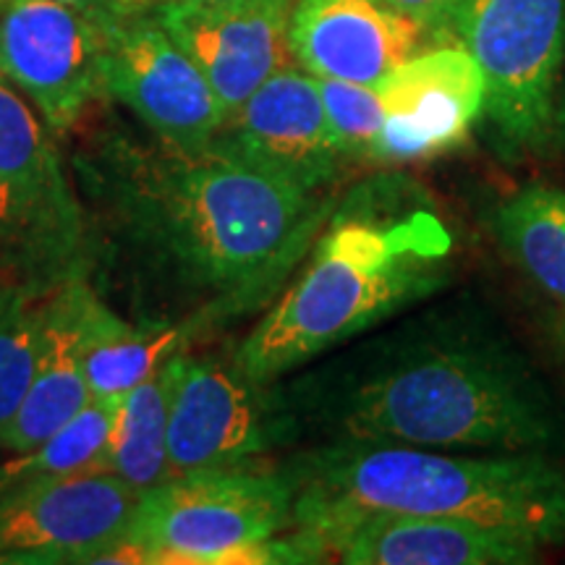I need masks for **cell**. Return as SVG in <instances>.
<instances>
[{"label": "cell", "instance_id": "cell-27", "mask_svg": "<svg viewBox=\"0 0 565 565\" xmlns=\"http://www.w3.org/2000/svg\"><path fill=\"white\" fill-rule=\"evenodd\" d=\"M152 6H154V0H152Z\"/></svg>", "mask_w": 565, "mask_h": 565}, {"label": "cell", "instance_id": "cell-6", "mask_svg": "<svg viewBox=\"0 0 565 565\" xmlns=\"http://www.w3.org/2000/svg\"><path fill=\"white\" fill-rule=\"evenodd\" d=\"M97 236L55 134L0 76V282L42 296L87 278Z\"/></svg>", "mask_w": 565, "mask_h": 565}, {"label": "cell", "instance_id": "cell-20", "mask_svg": "<svg viewBox=\"0 0 565 565\" xmlns=\"http://www.w3.org/2000/svg\"><path fill=\"white\" fill-rule=\"evenodd\" d=\"M179 374V353L124 395L105 456V471L145 494L168 479V416Z\"/></svg>", "mask_w": 565, "mask_h": 565}, {"label": "cell", "instance_id": "cell-15", "mask_svg": "<svg viewBox=\"0 0 565 565\" xmlns=\"http://www.w3.org/2000/svg\"><path fill=\"white\" fill-rule=\"evenodd\" d=\"M387 118L372 162H416L450 152L484 116V76L463 45L416 53L380 84Z\"/></svg>", "mask_w": 565, "mask_h": 565}, {"label": "cell", "instance_id": "cell-24", "mask_svg": "<svg viewBox=\"0 0 565 565\" xmlns=\"http://www.w3.org/2000/svg\"><path fill=\"white\" fill-rule=\"evenodd\" d=\"M383 3L414 19L429 34H445L454 26V19L463 0H383Z\"/></svg>", "mask_w": 565, "mask_h": 565}, {"label": "cell", "instance_id": "cell-26", "mask_svg": "<svg viewBox=\"0 0 565 565\" xmlns=\"http://www.w3.org/2000/svg\"><path fill=\"white\" fill-rule=\"evenodd\" d=\"M557 341H561V345H563V351H565V322H561V324H557Z\"/></svg>", "mask_w": 565, "mask_h": 565}, {"label": "cell", "instance_id": "cell-17", "mask_svg": "<svg viewBox=\"0 0 565 565\" xmlns=\"http://www.w3.org/2000/svg\"><path fill=\"white\" fill-rule=\"evenodd\" d=\"M76 278L45 299V338L34 380L3 437L0 456L30 454L89 404L92 393L79 351V286Z\"/></svg>", "mask_w": 565, "mask_h": 565}, {"label": "cell", "instance_id": "cell-21", "mask_svg": "<svg viewBox=\"0 0 565 565\" xmlns=\"http://www.w3.org/2000/svg\"><path fill=\"white\" fill-rule=\"evenodd\" d=\"M118 404L121 398H89V404L63 424L58 433L30 454L13 456L9 463L0 466V492L38 479L105 469Z\"/></svg>", "mask_w": 565, "mask_h": 565}, {"label": "cell", "instance_id": "cell-18", "mask_svg": "<svg viewBox=\"0 0 565 565\" xmlns=\"http://www.w3.org/2000/svg\"><path fill=\"white\" fill-rule=\"evenodd\" d=\"M181 324H134L113 312L87 278L79 286V351L92 398H124L162 362L183 351Z\"/></svg>", "mask_w": 565, "mask_h": 565}, {"label": "cell", "instance_id": "cell-11", "mask_svg": "<svg viewBox=\"0 0 565 565\" xmlns=\"http://www.w3.org/2000/svg\"><path fill=\"white\" fill-rule=\"evenodd\" d=\"M103 51L105 24L63 0H9L0 13V76L55 137L105 95Z\"/></svg>", "mask_w": 565, "mask_h": 565}, {"label": "cell", "instance_id": "cell-8", "mask_svg": "<svg viewBox=\"0 0 565 565\" xmlns=\"http://www.w3.org/2000/svg\"><path fill=\"white\" fill-rule=\"evenodd\" d=\"M137 503L105 469L11 487L0 492V565L105 563L124 545Z\"/></svg>", "mask_w": 565, "mask_h": 565}, {"label": "cell", "instance_id": "cell-4", "mask_svg": "<svg viewBox=\"0 0 565 565\" xmlns=\"http://www.w3.org/2000/svg\"><path fill=\"white\" fill-rule=\"evenodd\" d=\"M341 437L433 450L540 454L561 437L545 387L498 345H433L359 380L338 404Z\"/></svg>", "mask_w": 565, "mask_h": 565}, {"label": "cell", "instance_id": "cell-9", "mask_svg": "<svg viewBox=\"0 0 565 565\" xmlns=\"http://www.w3.org/2000/svg\"><path fill=\"white\" fill-rule=\"evenodd\" d=\"M270 385L236 364L179 351L168 416V479L254 463L288 435V416Z\"/></svg>", "mask_w": 565, "mask_h": 565}, {"label": "cell", "instance_id": "cell-10", "mask_svg": "<svg viewBox=\"0 0 565 565\" xmlns=\"http://www.w3.org/2000/svg\"><path fill=\"white\" fill-rule=\"evenodd\" d=\"M103 87L175 152H204L228 121L210 82L152 9L105 26Z\"/></svg>", "mask_w": 565, "mask_h": 565}, {"label": "cell", "instance_id": "cell-16", "mask_svg": "<svg viewBox=\"0 0 565 565\" xmlns=\"http://www.w3.org/2000/svg\"><path fill=\"white\" fill-rule=\"evenodd\" d=\"M429 32L383 0H296L291 55L317 76L377 89L422 53Z\"/></svg>", "mask_w": 565, "mask_h": 565}, {"label": "cell", "instance_id": "cell-13", "mask_svg": "<svg viewBox=\"0 0 565 565\" xmlns=\"http://www.w3.org/2000/svg\"><path fill=\"white\" fill-rule=\"evenodd\" d=\"M312 563L338 555L345 565H532L542 545L471 521L408 513L338 515L294 529Z\"/></svg>", "mask_w": 565, "mask_h": 565}, {"label": "cell", "instance_id": "cell-5", "mask_svg": "<svg viewBox=\"0 0 565 565\" xmlns=\"http://www.w3.org/2000/svg\"><path fill=\"white\" fill-rule=\"evenodd\" d=\"M105 563H312L294 536L286 471L244 463L171 477L139 498L121 547Z\"/></svg>", "mask_w": 565, "mask_h": 565}, {"label": "cell", "instance_id": "cell-14", "mask_svg": "<svg viewBox=\"0 0 565 565\" xmlns=\"http://www.w3.org/2000/svg\"><path fill=\"white\" fill-rule=\"evenodd\" d=\"M212 150L317 194L343 171L317 76L282 66L225 121Z\"/></svg>", "mask_w": 565, "mask_h": 565}, {"label": "cell", "instance_id": "cell-23", "mask_svg": "<svg viewBox=\"0 0 565 565\" xmlns=\"http://www.w3.org/2000/svg\"><path fill=\"white\" fill-rule=\"evenodd\" d=\"M330 134L345 160H370L383 134L387 110L380 89L364 84L317 79Z\"/></svg>", "mask_w": 565, "mask_h": 565}, {"label": "cell", "instance_id": "cell-2", "mask_svg": "<svg viewBox=\"0 0 565 565\" xmlns=\"http://www.w3.org/2000/svg\"><path fill=\"white\" fill-rule=\"evenodd\" d=\"M364 194L317 238L303 273L244 338L233 364L273 385L317 353L433 296L448 278L450 236L433 212Z\"/></svg>", "mask_w": 565, "mask_h": 565}, {"label": "cell", "instance_id": "cell-3", "mask_svg": "<svg viewBox=\"0 0 565 565\" xmlns=\"http://www.w3.org/2000/svg\"><path fill=\"white\" fill-rule=\"evenodd\" d=\"M286 475L299 532L338 515L408 513L503 529L542 547L565 542V471L542 454L461 456L341 437Z\"/></svg>", "mask_w": 565, "mask_h": 565}, {"label": "cell", "instance_id": "cell-12", "mask_svg": "<svg viewBox=\"0 0 565 565\" xmlns=\"http://www.w3.org/2000/svg\"><path fill=\"white\" fill-rule=\"evenodd\" d=\"M296 0H154L152 13L233 116L291 58Z\"/></svg>", "mask_w": 565, "mask_h": 565}, {"label": "cell", "instance_id": "cell-7", "mask_svg": "<svg viewBox=\"0 0 565 565\" xmlns=\"http://www.w3.org/2000/svg\"><path fill=\"white\" fill-rule=\"evenodd\" d=\"M450 32L484 76V116L508 160L545 154L561 131L565 0H463Z\"/></svg>", "mask_w": 565, "mask_h": 565}, {"label": "cell", "instance_id": "cell-25", "mask_svg": "<svg viewBox=\"0 0 565 565\" xmlns=\"http://www.w3.org/2000/svg\"><path fill=\"white\" fill-rule=\"evenodd\" d=\"M63 3L89 13L92 19H97L105 26L118 19L131 17V13L152 9V0H63Z\"/></svg>", "mask_w": 565, "mask_h": 565}, {"label": "cell", "instance_id": "cell-19", "mask_svg": "<svg viewBox=\"0 0 565 565\" xmlns=\"http://www.w3.org/2000/svg\"><path fill=\"white\" fill-rule=\"evenodd\" d=\"M490 228L508 259L561 309L565 322V192L529 183L494 204Z\"/></svg>", "mask_w": 565, "mask_h": 565}, {"label": "cell", "instance_id": "cell-22", "mask_svg": "<svg viewBox=\"0 0 565 565\" xmlns=\"http://www.w3.org/2000/svg\"><path fill=\"white\" fill-rule=\"evenodd\" d=\"M45 299L32 288L0 282V437L19 414L38 370Z\"/></svg>", "mask_w": 565, "mask_h": 565}, {"label": "cell", "instance_id": "cell-1", "mask_svg": "<svg viewBox=\"0 0 565 565\" xmlns=\"http://www.w3.org/2000/svg\"><path fill=\"white\" fill-rule=\"evenodd\" d=\"M79 171L126 252L166 288L204 301L194 328L263 299L328 212L312 192L212 147L186 154L105 134Z\"/></svg>", "mask_w": 565, "mask_h": 565}]
</instances>
